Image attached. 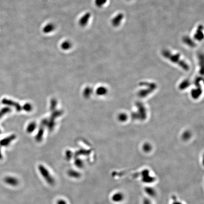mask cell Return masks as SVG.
<instances>
[{
	"label": "cell",
	"mask_w": 204,
	"mask_h": 204,
	"mask_svg": "<svg viewBox=\"0 0 204 204\" xmlns=\"http://www.w3.org/2000/svg\"><path fill=\"white\" fill-rule=\"evenodd\" d=\"M68 174L70 177L74 178H79L80 177L81 174L78 171L74 170H70L68 171Z\"/></svg>",
	"instance_id": "52a82bcc"
},
{
	"label": "cell",
	"mask_w": 204,
	"mask_h": 204,
	"mask_svg": "<svg viewBox=\"0 0 204 204\" xmlns=\"http://www.w3.org/2000/svg\"><path fill=\"white\" fill-rule=\"evenodd\" d=\"M75 165L78 168H82L83 166V163L82 161L80 159H77L75 161Z\"/></svg>",
	"instance_id": "30bf717a"
},
{
	"label": "cell",
	"mask_w": 204,
	"mask_h": 204,
	"mask_svg": "<svg viewBox=\"0 0 204 204\" xmlns=\"http://www.w3.org/2000/svg\"><path fill=\"white\" fill-rule=\"evenodd\" d=\"M1 130H0V134H1Z\"/></svg>",
	"instance_id": "5bb4252c"
},
{
	"label": "cell",
	"mask_w": 204,
	"mask_h": 204,
	"mask_svg": "<svg viewBox=\"0 0 204 204\" xmlns=\"http://www.w3.org/2000/svg\"><path fill=\"white\" fill-rule=\"evenodd\" d=\"M57 204H67V202L65 201L64 200L62 199H59L57 201Z\"/></svg>",
	"instance_id": "7c38bea8"
},
{
	"label": "cell",
	"mask_w": 204,
	"mask_h": 204,
	"mask_svg": "<svg viewBox=\"0 0 204 204\" xmlns=\"http://www.w3.org/2000/svg\"><path fill=\"white\" fill-rule=\"evenodd\" d=\"M2 154L1 152V147H0V160L2 159Z\"/></svg>",
	"instance_id": "4fadbf2b"
},
{
	"label": "cell",
	"mask_w": 204,
	"mask_h": 204,
	"mask_svg": "<svg viewBox=\"0 0 204 204\" xmlns=\"http://www.w3.org/2000/svg\"><path fill=\"white\" fill-rule=\"evenodd\" d=\"M106 2V0H96V4L98 7H101L105 5Z\"/></svg>",
	"instance_id": "8fae6325"
},
{
	"label": "cell",
	"mask_w": 204,
	"mask_h": 204,
	"mask_svg": "<svg viewBox=\"0 0 204 204\" xmlns=\"http://www.w3.org/2000/svg\"><path fill=\"white\" fill-rule=\"evenodd\" d=\"M15 139L14 136H11L8 138H5L0 141V147L7 146Z\"/></svg>",
	"instance_id": "5b68a950"
},
{
	"label": "cell",
	"mask_w": 204,
	"mask_h": 204,
	"mask_svg": "<svg viewBox=\"0 0 204 204\" xmlns=\"http://www.w3.org/2000/svg\"><path fill=\"white\" fill-rule=\"evenodd\" d=\"M4 180L6 184L12 186H16L19 184L18 180L12 176H7L5 178Z\"/></svg>",
	"instance_id": "3957f363"
},
{
	"label": "cell",
	"mask_w": 204,
	"mask_h": 204,
	"mask_svg": "<svg viewBox=\"0 0 204 204\" xmlns=\"http://www.w3.org/2000/svg\"><path fill=\"white\" fill-rule=\"evenodd\" d=\"M71 42H70V41H65L61 45V47L63 49L67 50V49H69L70 47H71Z\"/></svg>",
	"instance_id": "ba28073f"
},
{
	"label": "cell",
	"mask_w": 204,
	"mask_h": 204,
	"mask_svg": "<svg viewBox=\"0 0 204 204\" xmlns=\"http://www.w3.org/2000/svg\"><path fill=\"white\" fill-rule=\"evenodd\" d=\"M163 55L164 56L169 59L171 61L177 63L184 70L188 71L190 69L188 64L184 61V60H182V59H180V56L179 55H173L171 54V52L167 51L164 52H163Z\"/></svg>",
	"instance_id": "6da1fadb"
},
{
	"label": "cell",
	"mask_w": 204,
	"mask_h": 204,
	"mask_svg": "<svg viewBox=\"0 0 204 204\" xmlns=\"http://www.w3.org/2000/svg\"><path fill=\"white\" fill-rule=\"evenodd\" d=\"M55 26L52 23H49L47 24L45 26V27L43 29V32L44 33L48 34V33H51L52 32L55 30Z\"/></svg>",
	"instance_id": "8992f818"
},
{
	"label": "cell",
	"mask_w": 204,
	"mask_h": 204,
	"mask_svg": "<svg viewBox=\"0 0 204 204\" xmlns=\"http://www.w3.org/2000/svg\"><path fill=\"white\" fill-rule=\"evenodd\" d=\"M38 169L41 175L49 184L53 185L55 184V179L52 176L48 170L44 165H39L38 166Z\"/></svg>",
	"instance_id": "7a4b0ae2"
},
{
	"label": "cell",
	"mask_w": 204,
	"mask_h": 204,
	"mask_svg": "<svg viewBox=\"0 0 204 204\" xmlns=\"http://www.w3.org/2000/svg\"><path fill=\"white\" fill-rule=\"evenodd\" d=\"M10 109L8 108H3L0 111V119L4 115H5L7 112L10 111Z\"/></svg>",
	"instance_id": "9c48e42d"
},
{
	"label": "cell",
	"mask_w": 204,
	"mask_h": 204,
	"mask_svg": "<svg viewBox=\"0 0 204 204\" xmlns=\"http://www.w3.org/2000/svg\"><path fill=\"white\" fill-rule=\"evenodd\" d=\"M91 15L89 13L87 12L84 14L82 17H81L79 21V24L81 26L84 27L86 25V24L89 22L90 18Z\"/></svg>",
	"instance_id": "277c9868"
}]
</instances>
